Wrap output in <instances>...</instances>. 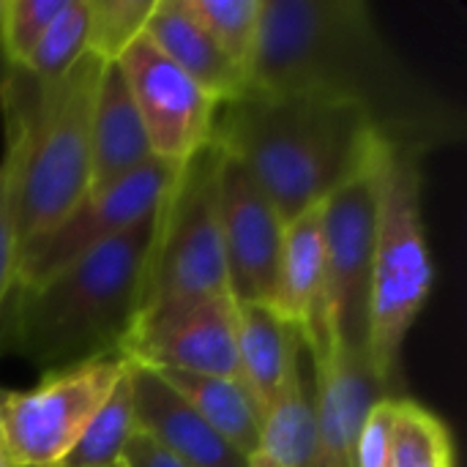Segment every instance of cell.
I'll return each mask as SVG.
<instances>
[{
  "label": "cell",
  "instance_id": "1",
  "mask_svg": "<svg viewBox=\"0 0 467 467\" xmlns=\"http://www.w3.org/2000/svg\"><path fill=\"white\" fill-rule=\"evenodd\" d=\"M249 90L350 107L416 159L465 134L460 107L400 57L364 0H263Z\"/></svg>",
  "mask_w": 467,
  "mask_h": 467
},
{
  "label": "cell",
  "instance_id": "2",
  "mask_svg": "<svg viewBox=\"0 0 467 467\" xmlns=\"http://www.w3.org/2000/svg\"><path fill=\"white\" fill-rule=\"evenodd\" d=\"M159 211L96 246L47 282L14 290L0 320V350L41 375L101 356H123L137 323Z\"/></svg>",
  "mask_w": 467,
  "mask_h": 467
},
{
  "label": "cell",
  "instance_id": "3",
  "mask_svg": "<svg viewBox=\"0 0 467 467\" xmlns=\"http://www.w3.org/2000/svg\"><path fill=\"white\" fill-rule=\"evenodd\" d=\"M211 140L252 172L282 224L320 205L383 142L350 107L254 90L219 104Z\"/></svg>",
  "mask_w": 467,
  "mask_h": 467
},
{
  "label": "cell",
  "instance_id": "4",
  "mask_svg": "<svg viewBox=\"0 0 467 467\" xmlns=\"http://www.w3.org/2000/svg\"><path fill=\"white\" fill-rule=\"evenodd\" d=\"M435 265L421 219V159L389 150L369 276L367 353L380 386L397 383L405 339L430 301Z\"/></svg>",
  "mask_w": 467,
  "mask_h": 467
},
{
  "label": "cell",
  "instance_id": "5",
  "mask_svg": "<svg viewBox=\"0 0 467 467\" xmlns=\"http://www.w3.org/2000/svg\"><path fill=\"white\" fill-rule=\"evenodd\" d=\"M104 60L85 52L30 104L27 148L19 172V246L57 227L90 192V126Z\"/></svg>",
  "mask_w": 467,
  "mask_h": 467
},
{
  "label": "cell",
  "instance_id": "6",
  "mask_svg": "<svg viewBox=\"0 0 467 467\" xmlns=\"http://www.w3.org/2000/svg\"><path fill=\"white\" fill-rule=\"evenodd\" d=\"M219 164L222 148L208 140L181 164L172 189L159 205V227L137 323L205 298L230 296L219 219Z\"/></svg>",
  "mask_w": 467,
  "mask_h": 467
},
{
  "label": "cell",
  "instance_id": "7",
  "mask_svg": "<svg viewBox=\"0 0 467 467\" xmlns=\"http://www.w3.org/2000/svg\"><path fill=\"white\" fill-rule=\"evenodd\" d=\"M389 150L391 148L380 142L369 159L323 200L326 348H367L369 276Z\"/></svg>",
  "mask_w": 467,
  "mask_h": 467
},
{
  "label": "cell",
  "instance_id": "8",
  "mask_svg": "<svg viewBox=\"0 0 467 467\" xmlns=\"http://www.w3.org/2000/svg\"><path fill=\"white\" fill-rule=\"evenodd\" d=\"M126 369V356H101L47 372L27 391H11L0 451L16 467H57Z\"/></svg>",
  "mask_w": 467,
  "mask_h": 467
},
{
  "label": "cell",
  "instance_id": "9",
  "mask_svg": "<svg viewBox=\"0 0 467 467\" xmlns=\"http://www.w3.org/2000/svg\"><path fill=\"white\" fill-rule=\"evenodd\" d=\"M181 167L161 159L145 161L104 192L88 194L57 227L19 246L14 290H27L68 268L96 246L118 238L159 211Z\"/></svg>",
  "mask_w": 467,
  "mask_h": 467
},
{
  "label": "cell",
  "instance_id": "10",
  "mask_svg": "<svg viewBox=\"0 0 467 467\" xmlns=\"http://www.w3.org/2000/svg\"><path fill=\"white\" fill-rule=\"evenodd\" d=\"M118 66L140 109L153 159L175 167L189 161L211 140L219 101L167 60L145 33L126 47Z\"/></svg>",
  "mask_w": 467,
  "mask_h": 467
},
{
  "label": "cell",
  "instance_id": "11",
  "mask_svg": "<svg viewBox=\"0 0 467 467\" xmlns=\"http://www.w3.org/2000/svg\"><path fill=\"white\" fill-rule=\"evenodd\" d=\"M219 219L233 301L268 304L285 224L252 172L224 150L219 164Z\"/></svg>",
  "mask_w": 467,
  "mask_h": 467
},
{
  "label": "cell",
  "instance_id": "12",
  "mask_svg": "<svg viewBox=\"0 0 467 467\" xmlns=\"http://www.w3.org/2000/svg\"><path fill=\"white\" fill-rule=\"evenodd\" d=\"M123 356L150 369L241 380L233 296H216L137 323Z\"/></svg>",
  "mask_w": 467,
  "mask_h": 467
},
{
  "label": "cell",
  "instance_id": "13",
  "mask_svg": "<svg viewBox=\"0 0 467 467\" xmlns=\"http://www.w3.org/2000/svg\"><path fill=\"white\" fill-rule=\"evenodd\" d=\"M312 369L323 467H356L361 427L386 389L375 375L367 348L331 345L312 356Z\"/></svg>",
  "mask_w": 467,
  "mask_h": 467
},
{
  "label": "cell",
  "instance_id": "14",
  "mask_svg": "<svg viewBox=\"0 0 467 467\" xmlns=\"http://www.w3.org/2000/svg\"><path fill=\"white\" fill-rule=\"evenodd\" d=\"M129 386L137 432L148 435L167 454L186 467H249V457L205 424V419L164 383L156 369L129 361Z\"/></svg>",
  "mask_w": 467,
  "mask_h": 467
},
{
  "label": "cell",
  "instance_id": "15",
  "mask_svg": "<svg viewBox=\"0 0 467 467\" xmlns=\"http://www.w3.org/2000/svg\"><path fill=\"white\" fill-rule=\"evenodd\" d=\"M323 202L285 224L282 252L268 309L301 334L309 353L326 350L323 334Z\"/></svg>",
  "mask_w": 467,
  "mask_h": 467
},
{
  "label": "cell",
  "instance_id": "16",
  "mask_svg": "<svg viewBox=\"0 0 467 467\" xmlns=\"http://www.w3.org/2000/svg\"><path fill=\"white\" fill-rule=\"evenodd\" d=\"M150 142L118 63H104L90 126V192H104L150 161Z\"/></svg>",
  "mask_w": 467,
  "mask_h": 467
},
{
  "label": "cell",
  "instance_id": "17",
  "mask_svg": "<svg viewBox=\"0 0 467 467\" xmlns=\"http://www.w3.org/2000/svg\"><path fill=\"white\" fill-rule=\"evenodd\" d=\"M145 36L167 60H172L219 104L246 96L249 77L216 47V41L183 8L181 0H156V8L145 25Z\"/></svg>",
  "mask_w": 467,
  "mask_h": 467
},
{
  "label": "cell",
  "instance_id": "18",
  "mask_svg": "<svg viewBox=\"0 0 467 467\" xmlns=\"http://www.w3.org/2000/svg\"><path fill=\"white\" fill-rule=\"evenodd\" d=\"M257 454L268 457L276 467H323L315 410V369L304 339H298L279 400L263 416Z\"/></svg>",
  "mask_w": 467,
  "mask_h": 467
},
{
  "label": "cell",
  "instance_id": "19",
  "mask_svg": "<svg viewBox=\"0 0 467 467\" xmlns=\"http://www.w3.org/2000/svg\"><path fill=\"white\" fill-rule=\"evenodd\" d=\"M235 331L241 383L265 416L287 383L301 334L285 326L268 304H235Z\"/></svg>",
  "mask_w": 467,
  "mask_h": 467
},
{
  "label": "cell",
  "instance_id": "20",
  "mask_svg": "<svg viewBox=\"0 0 467 467\" xmlns=\"http://www.w3.org/2000/svg\"><path fill=\"white\" fill-rule=\"evenodd\" d=\"M36 96V82L22 68H8L3 104H5V142L0 156V320L8 306L16 282V200H19V172L27 148L30 104Z\"/></svg>",
  "mask_w": 467,
  "mask_h": 467
},
{
  "label": "cell",
  "instance_id": "21",
  "mask_svg": "<svg viewBox=\"0 0 467 467\" xmlns=\"http://www.w3.org/2000/svg\"><path fill=\"white\" fill-rule=\"evenodd\" d=\"M156 372L205 419V424H211L244 457H252L260 451L263 413L241 380L189 375V372H172V369H156Z\"/></svg>",
  "mask_w": 467,
  "mask_h": 467
},
{
  "label": "cell",
  "instance_id": "22",
  "mask_svg": "<svg viewBox=\"0 0 467 467\" xmlns=\"http://www.w3.org/2000/svg\"><path fill=\"white\" fill-rule=\"evenodd\" d=\"M391 467H457V449L446 421L413 400H394Z\"/></svg>",
  "mask_w": 467,
  "mask_h": 467
},
{
  "label": "cell",
  "instance_id": "23",
  "mask_svg": "<svg viewBox=\"0 0 467 467\" xmlns=\"http://www.w3.org/2000/svg\"><path fill=\"white\" fill-rule=\"evenodd\" d=\"M134 432V402L126 369V375L118 380L107 402L99 408V413L90 419L79 441L71 446V451L57 467H118Z\"/></svg>",
  "mask_w": 467,
  "mask_h": 467
},
{
  "label": "cell",
  "instance_id": "24",
  "mask_svg": "<svg viewBox=\"0 0 467 467\" xmlns=\"http://www.w3.org/2000/svg\"><path fill=\"white\" fill-rule=\"evenodd\" d=\"M183 8L205 27L216 47L249 77L263 0H181Z\"/></svg>",
  "mask_w": 467,
  "mask_h": 467
},
{
  "label": "cell",
  "instance_id": "25",
  "mask_svg": "<svg viewBox=\"0 0 467 467\" xmlns=\"http://www.w3.org/2000/svg\"><path fill=\"white\" fill-rule=\"evenodd\" d=\"M88 25H90L88 0H68L66 8L44 30L41 41L36 44L22 71L41 88L57 82L88 52Z\"/></svg>",
  "mask_w": 467,
  "mask_h": 467
},
{
  "label": "cell",
  "instance_id": "26",
  "mask_svg": "<svg viewBox=\"0 0 467 467\" xmlns=\"http://www.w3.org/2000/svg\"><path fill=\"white\" fill-rule=\"evenodd\" d=\"M88 52L104 63H118L126 47L145 33L156 0H88Z\"/></svg>",
  "mask_w": 467,
  "mask_h": 467
},
{
  "label": "cell",
  "instance_id": "27",
  "mask_svg": "<svg viewBox=\"0 0 467 467\" xmlns=\"http://www.w3.org/2000/svg\"><path fill=\"white\" fill-rule=\"evenodd\" d=\"M68 0H3L0 49L8 68H25L36 44Z\"/></svg>",
  "mask_w": 467,
  "mask_h": 467
},
{
  "label": "cell",
  "instance_id": "28",
  "mask_svg": "<svg viewBox=\"0 0 467 467\" xmlns=\"http://www.w3.org/2000/svg\"><path fill=\"white\" fill-rule=\"evenodd\" d=\"M394 400L380 397L358 435L356 467H391V427H394Z\"/></svg>",
  "mask_w": 467,
  "mask_h": 467
},
{
  "label": "cell",
  "instance_id": "29",
  "mask_svg": "<svg viewBox=\"0 0 467 467\" xmlns=\"http://www.w3.org/2000/svg\"><path fill=\"white\" fill-rule=\"evenodd\" d=\"M118 467H186L181 460H175L172 454H167L159 443H153L148 435L134 432V438L129 441L123 457Z\"/></svg>",
  "mask_w": 467,
  "mask_h": 467
},
{
  "label": "cell",
  "instance_id": "30",
  "mask_svg": "<svg viewBox=\"0 0 467 467\" xmlns=\"http://www.w3.org/2000/svg\"><path fill=\"white\" fill-rule=\"evenodd\" d=\"M249 467H276L268 457H263V454H252L249 457Z\"/></svg>",
  "mask_w": 467,
  "mask_h": 467
},
{
  "label": "cell",
  "instance_id": "31",
  "mask_svg": "<svg viewBox=\"0 0 467 467\" xmlns=\"http://www.w3.org/2000/svg\"><path fill=\"white\" fill-rule=\"evenodd\" d=\"M8 394H11V391L0 386V432H3V410H5V402H8Z\"/></svg>",
  "mask_w": 467,
  "mask_h": 467
},
{
  "label": "cell",
  "instance_id": "32",
  "mask_svg": "<svg viewBox=\"0 0 467 467\" xmlns=\"http://www.w3.org/2000/svg\"><path fill=\"white\" fill-rule=\"evenodd\" d=\"M0 467H16V465H14V462H8V457L0 451Z\"/></svg>",
  "mask_w": 467,
  "mask_h": 467
},
{
  "label": "cell",
  "instance_id": "33",
  "mask_svg": "<svg viewBox=\"0 0 467 467\" xmlns=\"http://www.w3.org/2000/svg\"><path fill=\"white\" fill-rule=\"evenodd\" d=\"M0 5H3V0H0Z\"/></svg>",
  "mask_w": 467,
  "mask_h": 467
}]
</instances>
